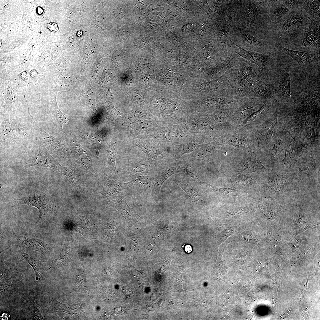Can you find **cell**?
Segmentation results:
<instances>
[{"label": "cell", "instance_id": "obj_1", "mask_svg": "<svg viewBox=\"0 0 320 320\" xmlns=\"http://www.w3.org/2000/svg\"><path fill=\"white\" fill-rule=\"evenodd\" d=\"M0 108V147H30L39 137V127L31 115Z\"/></svg>", "mask_w": 320, "mask_h": 320}, {"label": "cell", "instance_id": "obj_2", "mask_svg": "<svg viewBox=\"0 0 320 320\" xmlns=\"http://www.w3.org/2000/svg\"><path fill=\"white\" fill-rule=\"evenodd\" d=\"M213 141L219 145H227L243 151L258 148L257 140L250 130L237 126Z\"/></svg>", "mask_w": 320, "mask_h": 320}, {"label": "cell", "instance_id": "obj_3", "mask_svg": "<svg viewBox=\"0 0 320 320\" xmlns=\"http://www.w3.org/2000/svg\"><path fill=\"white\" fill-rule=\"evenodd\" d=\"M24 161L27 167L33 166L57 169V161L49 154L40 136L25 153Z\"/></svg>", "mask_w": 320, "mask_h": 320}, {"label": "cell", "instance_id": "obj_4", "mask_svg": "<svg viewBox=\"0 0 320 320\" xmlns=\"http://www.w3.org/2000/svg\"><path fill=\"white\" fill-rule=\"evenodd\" d=\"M24 87L10 81L0 83V98L4 100L1 107L7 111H19L21 99L25 96L22 90Z\"/></svg>", "mask_w": 320, "mask_h": 320}, {"label": "cell", "instance_id": "obj_5", "mask_svg": "<svg viewBox=\"0 0 320 320\" xmlns=\"http://www.w3.org/2000/svg\"><path fill=\"white\" fill-rule=\"evenodd\" d=\"M279 27L280 31L285 35L296 34L307 28L310 18L301 10L290 11L280 20Z\"/></svg>", "mask_w": 320, "mask_h": 320}, {"label": "cell", "instance_id": "obj_6", "mask_svg": "<svg viewBox=\"0 0 320 320\" xmlns=\"http://www.w3.org/2000/svg\"><path fill=\"white\" fill-rule=\"evenodd\" d=\"M278 112L270 116H266L260 123L250 130L256 138L258 149L265 148L276 136Z\"/></svg>", "mask_w": 320, "mask_h": 320}, {"label": "cell", "instance_id": "obj_7", "mask_svg": "<svg viewBox=\"0 0 320 320\" xmlns=\"http://www.w3.org/2000/svg\"><path fill=\"white\" fill-rule=\"evenodd\" d=\"M17 201L20 204L37 208L39 212L37 223H46L53 208L51 200L43 193L38 191L18 199Z\"/></svg>", "mask_w": 320, "mask_h": 320}, {"label": "cell", "instance_id": "obj_8", "mask_svg": "<svg viewBox=\"0 0 320 320\" xmlns=\"http://www.w3.org/2000/svg\"><path fill=\"white\" fill-rule=\"evenodd\" d=\"M182 125L190 133L203 135L210 141L220 135L207 116L187 119Z\"/></svg>", "mask_w": 320, "mask_h": 320}, {"label": "cell", "instance_id": "obj_9", "mask_svg": "<svg viewBox=\"0 0 320 320\" xmlns=\"http://www.w3.org/2000/svg\"><path fill=\"white\" fill-rule=\"evenodd\" d=\"M258 150L257 148L243 151L242 159L235 167L237 172L261 174L267 171L260 159Z\"/></svg>", "mask_w": 320, "mask_h": 320}, {"label": "cell", "instance_id": "obj_10", "mask_svg": "<svg viewBox=\"0 0 320 320\" xmlns=\"http://www.w3.org/2000/svg\"><path fill=\"white\" fill-rule=\"evenodd\" d=\"M236 109H221L215 110L207 115L220 135L237 126L232 122L233 114Z\"/></svg>", "mask_w": 320, "mask_h": 320}, {"label": "cell", "instance_id": "obj_11", "mask_svg": "<svg viewBox=\"0 0 320 320\" xmlns=\"http://www.w3.org/2000/svg\"><path fill=\"white\" fill-rule=\"evenodd\" d=\"M255 97L244 98L236 109L232 122L236 126L241 125L252 113L259 110L263 105Z\"/></svg>", "mask_w": 320, "mask_h": 320}, {"label": "cell", "instance_id": "obj_12", "mask_svg": "<svg viewBox=\"0 0 320 320\" xmlns=\"http://www.w3.org/2000/svg\"><path fill=\"white\" fill-rule=\"evenodd\" d=\"M39 131L40 138L49 153L56 154L65 160H70L69 151L60 140L48 133L40 127Z\"/></svg>", "mask_w": 320, "mask_h": 320}, {"label": "cell", "instance_id": "obj_13", "mask_svg": "<svg viewBox=\"0 0 320 320\" xmlns=\"http://www.w3.org/2000/svg\"><path fill=\"white\" fill-rule=\"evenodd\" d=\"M111 176L105 178L103 187L100 192L102 194L103 203L106 204L115 199L117 196L123 190L132 184L131 182L123 183L117 181Z\"/></svg>", "mask_w": 320, "mask_h": 320}, {"label": "cell", "instance_id": "obj_14", "mask_svg": "<svg viewBox=\"0 0 320 320\" xmlns=\"http://www.w3.org/2000/svg\"><path fill=\"white\" fill-rule=\"evenodd\" d=\"M275 46L292 58L301 67H307L318 61L317 56L314 54L289 49L284 47L279 42L276 43Z\"/></svg>", "mask_w": 320, "mask_h": 320}, {"label": "cell", "instance_id": "obj_15", "mask_svg": "<svg viewBox=\"0 0 320 320\" xmlns=\"http://www.w3.org/2000/svg\"><path fill=\"white\" fill-rule=\"evenodd\" d=\"M230 41L239 48V52H236V54L249 63L257 65L262 72L264 73L266 71L270 60L268 55L247 50L231 40Z\"/></svg>", "mask_w": 320, "mask_h": 320}, {"label": "cell", "instance_id": "obj_16", "mask_svg": "<svg viewBox=\"0 0 320 320\" xmlns=\"http://www.w3.org/2000/svg\"><path fill=\"white\" fill-rule=\"evenodd\" d=\"M304 32L303 43L305 47L320 49V18L312 19Z\"/></svg>", "mask_w": 320, "mask_h": 320}, {"label": "cell", "instance_id": "obj_17", "mask_svg": "<svg viewBox=\"0 0 320 320\" xmlns=\"http://www.w3.org/2000/svg\"><path fill=\"white\" fill-rule=\"evenodd\" d=\"M211 142L201 135L192 134L181 144L176 146L175 157L177 159L193 152L198 145Z\"/></svg>", "mask_w": 320, "mask_h": 320}, {"label": "cell", "instance_id": "obj_18", "mask_svg": "<svg viewBox=\"0 0 320 320\" xmlns=\"http://www.w3.org/2000/svg\"><path fill=\"white\" fill-rule=\"evenodd\" d=\"M220 145L213 141L198 145L193 152L197 161H207L216 156L220 152Z\"/></svg>", "mask_w": 320, "mask_h": 320}, {"label": "cell", "instance_id": "obj_19", "mask_svg": "<svg viewBox=\"0 0 320 320\" xmlns=\"http://www.w3.org/2000/svg\"><path fill=\"white\" fill-rule=\"evenodd\" d=\"M76 144L73 148V153L77 163L93 177L96 178L97 175L93 169L89 153L84 148L79 144Z\"/></svg>", "mask_w": 320, "mask_h": 320}, {"label": "cell", "instance_id": "obj_20", "mask_svg": "<svg viewBox=\"0 0 320 320\" xmlns=\"http://www.w3.org/2000/svg\"><path fill=\"white\" fill-rule=\"evenodd\" d=\"M50 101V111L51 118L55 127L63 134H65L63 126L64 124H67L69 119L62 112L57 104L56 95L54 94Z\"/></svg>", "mask_w": 320, "mask_h": 320}, {"label": "cell", "instance_id": "obj_21", "mask_svg": "<svg viewBox=\"0 0 320 320\" xmlns=\"http://www.w3.org/2000/svg\"><path fill=\"white\" fill-rule=\"evenodd\" d=\"M57 169L76 189H80L84 185V182L78 171L71 167H64L58 162Z\"/></svg>", "mask_w": 320, "mask_h": 320}, {"label": "cell", "instance_id": "obj_22", "mask_svg": "<svg viewBox=\"0 0 320 320\" xmlns=\"http://www.w3.org/2000/svg\"><path fill=\"white\" fill-rule=\"evenodd\" d=\"M255 209V207L252 205H237L223 211L221 215L223 219L236 218L252 215Z\"/></svg>", "mask_w": 320, "mask_h": 320}, {"label": "cell", "instance_id": "obj_23", "mask_svg": "<svg viewBox=\"0 0 320 320\" xmlns=\"http://www.w3.org/2000/svg\"><path fill=\"white\" fill-rule=\"evenodd\" d=\"M180 169L178 166L171 165L164 171L152 184L151 193L154 197L158 196L161 188L164 183L170 176Z\"/></svg>", "mask_w": 320, "mask_h": 320}, {"label": "cell", "instance_id": "obj_24", "mask_svg": "<svg viewBox=\"0 0 320 320\" xmlns=\"http://www.w3.org/2000/svg\"><path fill=\"white\" fill-rule=\"evenodd\" d=\"M286 146L282 138L276 136L265 148L260 150L268 153L271 158L278 160L280 153L285 150Z\"/></svg>", "mask_w": 320, "mask_h": 320}, {"label": "cell", "instance_id": "obj_25", "mask_svg": "<svg viewBox=\"0 0 320 320\" xmlns=\"http://www.w3.org/2000/svg\"><path fill=\"white\" fill-rule=\"evenodd\" d=\"M152 177L150 172L146 170L136 173L132 177L131 182L132 184L137 185L141 191L146 193L151 187Z\"/></svg>", "mask_w": 320, "mask_h": 320}, {"label": "cell", "instance_id": "obj_26", "mask_svg": "<svg viewBox=\"0 0 320 320\" xmlns=\"http://www.w3.org/2000/svg\"><path fill=\"white\" fill-rule=\"evenodd\" d=\"M22 246L27 249L44 254L49 251V246L39 239L28 237L20 239Z\"/></svg>", "mask_w": 320, "mask_h": 320}, {"label": "cell", "instance_id": "obj_27", "mask_svg": "<svg viewBox=\"0 0 320 320\" xmlns=\"http://www.w3.org/2000/svg\"><path fill=\"white\" fill-rule=\"evenodd\" d=\"M19 252L24 259L31 266L33 269L36 276V280L40 279L43 273L45 268L44 263L42 260L36 257L33 255L24 252L21 250Z\"/></svg>", "mask_w": 320, "mask_h": 320}, {"label": "cell", "instance_id": "obj_28", "mask_svg": "<svg viewBox=\"0 0 320 320\" xmlns=\"http://www.w3.org/2000/svg\"><path fill=\"white\" fill-rule=\"evenodd\" d=\"M55 308L57 311L63 312L72 316H79L82 313L84 304L79 303L76 304H65L60 303L54 299Z\"/></svg>", "mask_w": 320, "mask_h": 320}, {"label": "cell", "instance_id": "obj_29", "mask_svg": "<svg viewBox=\"0 0 320 320\" xmlns=\"http://www.w3.org/2000/svg\"><path fill=\"white\" fill-rule=\"evenodd\" d=\"M175 182L187 193L193 203L197 204L201 203L202 196L196 188L184 181H175Z\"/></svg>", "mask_w": 320, "mask_h": 320}, {"label": "cell", "instance_id": "obj_30", "mask_svg": "<svg viewBox=\"0 0 320 320\" xmlns=\"http://www.w3.org/2000/svg\"><path fill=\"white\" fill-rule=\"evenodd\" d=\"M202 185L222 194L230 196H250L252 193L248 191H242L231 188H223L215 186L203 182Z\"/></svg>", "mask_w": 320, "mask_h": 320}, {"label": "cell", "instance_id": "obj_31", "mask_svg": "<svg viewBox=\"0 0 320 320\" xmlns=\"http://www.w3.org/2000/svg\"><path fill=\"white\" fill-rule=\"evenodd\" d=\"M78 133L82 141L90 147L96 148L101 143V137L98 131L90 133L78 131Z\"/></svg>", "mask_w": 320, "mask_h": 320}, {"label": "cell", "instance_id": "obj_32", "mask_svg": "<svg viewBox=\"0 0 320 320\" xmlns=\"http://www.w3.org/2000/svg\"><path fill=\"white\" fill-rule=\"evenodd\" d=\"M237 227L223 224L217 229L216 236L219 245L224 242L230 236L236 231Z\"/></svg>", "mask_w": 320, "mask_h": 320}, {"label": "cell", "instance_id": "obj_33", "mask_svg": "<svg viewBox=\"0 0 320 320\" xmlns=\"http://www.w3.org/2000/svg\"><path fill=\"white\" fill-rule=\"evenodd\" d=\"M290 84V72L288 71L284 79L279 84L277 88V93L280 97L287 100L291 99Z\"/></svg>", "mask_w": 320, "mask_h": 320}, {"label": "cell", "instance_id": "obj_34", "mask_svg": "<svg viewBox=\"0 0 320 320\" xmlns=\"http://www.w3.org/2000/svg\"><path fill=\"white\" fill-rule=\"evenodd\" d=\"M116 149L114 144L109 146L107 150L109 168L111 176L114 179L117 178L118 174L116 166Z\"/></svg>", "mask_w": 320, "mask_h": 320}, {"label": "cell", "instance_id": "obj_35", "mask_svg": "<svg viewBox=\"0 0 320 320\" xmlns=\"http://www.w3.org/2000/svg\"><path fill=\"white\" fill-rule=\"evenodd\" d=\"M320 1L304 0L302 6L313 19L320 18Z\"/></svg>", "mask_w": 320, "mask_h": 320}, {"label": "cell", "instance_id": "obj_36", "mask_svg": "<svg viewBox=\"0 0 320 320\" xmlns=\"http://www.w3.org/2000/svg\"><path fill=\"white\" fill-rule=\"evenodd\" d=\"M233 184L239 186L255 185L257 184L249 174H242L228 176Z\"/></svg>", "mask_w": 320, "mask_h": 320}, {"label": "cell", "instance_id": "obj_37", "mask_svg": "<svg viewBox=\"0 0 320 320\" xmlns=\"http://www.w3.org/2000/svg\"><path fill=\"white\" fill-rule=\"evenodd\" d=\"M279 2L274 5L271 12V17L275 21L280 20L290 11L282 1L278 4Z\"/></svg>", "mask_w": 320, "mask_h": 320}, {"label": "cell", "instance_id": "obj_38", "mask_svg": "<svg viewBox=\"0 0 320 320\" xmlns=\"http://www.w3.org/2000/svg\"><path fill=\"white\" fill-rule=\"evenodd\" d=\"M69 247L67 244L65 243L58 257L54 260L52 267L55 268L66 265L70 259Z\"/></svg>", "mask_w": 320, "mask_h": 320}, {"label": "cell", "instance_id": "obj_39", "mask_svg": "<svg viewBox=\"0 0 320 320\" xmlns=\"http://www.w3.org/2000/svg\"><path fill=\"white\" fill-rule=\"evenodd\" d=\"M74 222L73 227L78 232L85 233L89 232L90 226L87 219L80 215H77Z\"/></svg>", "mask_w": 320, "mask_h": 320}, {"label": "cell", "instance_id": "obj_40", "mask_svg": "<svg viewBox=\"0 0 320 320\" xmlns=\"http://www.w3.org/2000/svg\"><path fill=\"white\" fill-rule=\"evenodd\" d=\"M182 170L187 178L200 184L201 181L197 177L195 166L192 163L189 162L185 165L183 167Z\"/></svg>", "mask_w": 320, "mask_h": 320}, {"label": "cell", "instance_id": "obj_41", "mask_svg": "<svg viewBox=\"0 0 320 320\" xmlns=\"http://www.w3.org/2000/svg\"><path fill=\"white\" fill-rule=\"evenodd\" d=\"M256 235L255 231L247 229L238 236L239 240L245 244H254L256 242Z\"/></svg>", "mask_w": 320, "mask_h": 320}, {"label": "cell", "instance_id": "obj_42", "mask_svg": "<svg viewBox=\"0 0 320 320\" xmlns=\"http://www.w3.org/2000/svg\"><path fill=\"white\" fill-rule=\"evenodd\" d=\"M294 124H291L292 125L288 124L285 127L284 132L285 134H287L292 137L295 140H298L301 135V131L299 130L297 127L294 126Z\"/></svg>", "mask_w": 320, "mask_h": 320}, {"label": "cell", "instance_id": "obj_43", "mask_svg": "<svg viewBox=\"0 0 320 320\" xmlns=\"http://www.w3.org/2000/svg\"><path fill=\"white\" fill-rule=\"evenodd\" d=\"M149 164L146 162L138 163L130 167L128 169V173L134 175L144 171L149 167Z\"/></svg>", "mask_w": 320, "mask_h": 320}, {"label": "cell", "instance_id": "obj_44", "mask_svg": "<svg viewBox=\"0 0 320 320\" xmlns=\"http://www.w3.org/2000/svg\"><path fill=\"white\" fill-rule=\"evenodd\" d=\"M304 0H284L282 1L290 11L297 9L302 6Z\"/></svg>", "mask_w": 320, "mask_h": 320}, {"label": "cell", "instance_id": "obj_45", "mask_svg": "<svg viewBox=\"0 0 320 320\" xmlns=\"http://www.w3.org/2000/svg\"><path fill=\"white\" fill-rule=\"evenodd\" d=\"M39 71L36 69H32L28 71L29 83L33 84L37 82L41 75Z\"/></svg>", "mask_w": 320, "mask_h": 320}, {"label": "cell", "instance_id": "obj_46", "mask_svg": "<svg viewBox=\"0 0 320 320\" xmlns=\"http://www.w3.org/2000/svg\"><path fill=\"white\" fill-rule=\"evenodd\" d=\"M31 309L32 315L34 319H44L41 313L39 308L36 305L34 302L31 305Z\"/></svg>", "mask_w": 320, "mask_h": 320}, {"label": "cell", "instance_id": "obj_47", "mask_svg": "<svg viewBox=\"0 0 320 320\" xmlns=\"http://www.w3.org/2000/svg\"><path fill=\"white\" fill-rule=\"evenodd\" d=\"M244 39L248 43L255 45L261 46L263 44L255 37L248 33L245 34L244 35Z\"/></svg>", "mask_w": 320, "mask_h": 320}, {"label": "cell", "instance_id": "obj_48", "mask_svg": "<svg viewBox=\"0 0 320 320\" xmlns=\"http://www.w3.org/2000/svg\"><path fill=\"white\" fill-rule=\"evenodd\" d=\"M46 26L51 31L59 33V31L56 23H49L46 24Z\"/></svg>", "mask_w": 320, "mask_h": 320}, {"label": "cell", "instance_id": "obj_49", "mask_svg": "<svg viewBox=\"0 0 320 320\" xmlns=\"http://www.w3.org/2000/svg\"><path fill=\"white\" fill-rule=\"evenodd\" d=\"M185 251L188 253H190L192 251L191 247L189 245H186L185 248Z\"/></svg>", "mask_w": 320, "mask_h": 320}, {"label": "cell", "instance_id": "obj_50", "mask_svg": "<svg viewBox=\"0 0 320 320\" xmlns=\"http://www.w3.org/2000/svg\"><path fill=\"white\" fill-rule=\"evenodd\" d=\"M37 10L38 11H39H39L38 12V13L39 14H41L43 12V11H41V10H43L42 9H41V8L40 7H39V8H38Z\"/></svg>", "mask_w": 320, "mask_h": 320}, {"label": "cell", "instance_id": "obj_51", "mask_svg": "<svg viewBox=\"0 0 320 320\" xmlns=\"http://www.w3.org/2000/svg\"><path fill=\"white\" fill-rule=\"evenodd\" d=\"M82 33V31H79L77 33V35L79 36H81Z\"/></svg>", "mask_w": 320, "mask_h": 320}]
</instances>
